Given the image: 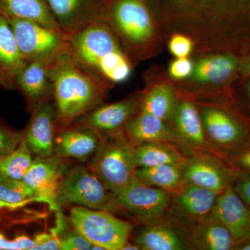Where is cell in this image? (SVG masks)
I'll list each match as a JSON object with an SVG mask.
<instances>
[{"label": "cell", "instance_id": "cb8c5ba5", "mask_svg": "<svg viewBox=\"0 0 250 250\" xmlns=\"http://www.w3.org/2000/svg\"><path fill=\"white\" fill-rule=\"evenodd\" d=\"M181 228L191 249L231 250L236 248V243L228 229L212 215L187 228Z\"/></svg>", "mask_w": 250, "mask_h": 250}, {"label": "cell", "instance_id": "b9f144b4", "mask_svg": "<svg viewBox=\"0 0 250 250\" xmlns=\"http://www.w3.org/2000/svg\"><path fill=\"white\" fill-rule=\"evenodd\" d=\"M246 95L247 101H248V104H249V106H250V81L249 82V83H248V85H247L246 86Z\"/></svg>", "mask_w": 250, "mask_h": 250}, {"label": "cell", "instance_id": "d6a6232c", "mask_svg": "<svg viewBox=\"0 0 250 250\" xmlns=\"http://www.w3.org/2000/svg\"><path fill=\"white\" fill-rule=\"evenodd\" d=\"M195 44L189 36L174 33L168 42L169 50L176 58H187L193 50Z\"/></svg>", "mask_w": 250, "mask_h": 250}, {"label": "cell", "instance_id": "f546056e", "mask_svg": "<svg viewBox=\"0 0 250 250\" xmlns=\"http://www.w3.org/2000/svg\"><path fill=\"white\" fill-rule=\"evenodd\" d=\"M32 160V153L22 135V141L16 149L0 156V175L22 180Z\"/></svg>", "mask_w": 250, "mask_h": 250}, {"label": "cell", "instance_id": "74e56055", "mask_svg": "<svg viewBox=\"0 0 250 250\" xmlns=\"http://www.w3.org/2000/svg\"><path fill=\"white\" fill-rule=\"evenodd\" d=\"M35 245L31 248L32 250H58L60 249V243L58 237L54 235H39L34 238Z\"/></svg>", "mask_w": 250, "mask_h": 250}, {"label": "cell", "instance_id": "44dd1931", "mask_svg": "<svg viewBox=\"0 0 250 250\" xmlns=\"http://www.w3.org/2000/svg\"><path fill=\"white\" fill-rule=\"evenodd\" d=\"M50 62H28L18 75V90L25 98L31 112L40 105L54 100L53 84L48 72Z\"/></svg>", "mask_w": 250, "mask_h": 250}, {"label": "cell", "instance_id": "52a82bcc", "mask_svg": "<svg viewBox=\"0 0 250 250\" xmlns=\"http://www.w3.org/2000/svg\"><path fill=\"white\" fill-rule=\"evenodd\" d=\"M197 106L206 135L219 154L225 157L250 144V126L236 113L218 104Z\"/></svg>", "mask_w": 250, "mask_h": 250}, {"label": "cell", "instance_id": "9a60e30c", "mask_svg": "<svg viewBox=\"0 0 250 250\" xmlns=\"http://www.w3.org/2000/svg\"><path fill=\"white\" fill-rule=\"evenodd\" d=\"M211 215L228 229L236 248L250 241V208L235 191L233 184L219 194Z\"/></svg>", "mask_w": 250, "mask_h": 250}, {"label": "cell", "instance_id": "603a6c76", "mask_svg": "<svg viewBox=\"0 0 250 250\" xmlns=\"http://www.w3.org/2000/svg\"><path fill=\"white\" fill-rule=\"evenodd\" d=\"M27 64L12 28L7 20L0 15V88L18 90V75Z\"/></svg>", "mask_w": 250, "mask_h": 250}, {"label": "cell", "instance_id": "3957f363", "mask_svg": "<svg viewBox=\"0 0 250 250\" xmlns=\"http://www.w3.org/2000/svg\"><path fill=\"white\" fill-rule=\"evenodd\" d=\"M106 23L134 64L155 54L159 26L147 0H110Z\"/></svg>", "mask_w": 250, "mask_h": 250}, {"label": "cell", "instance_id": "5b68a950", "mask_svg": "<svg viewBox=\"0 0 250 250\" xmlns=\"http://www.w3.org/2000/svg\"><path fill=\"white\" fill-rule=\"evenodd\" d=\"M69 221L85 239L104 250H121L133 229L131 223L117 218L111 212L79 206L70 210Z\"/></svg>", "mask_w": 250, "mask_h": 250}, {"label": "cell", "instance_id": "83f0119b", "mask_svg": "<svg viewBox=\"0 0 250 250\" xmlns=\"http://www.w3.org/2000/svg\"><path fill=\"white\" fill-rule=\"evenodd\" d=\"M181 166L163 165L149 167H137L134 175L143 183L168 192L172 196L185 187Z\"/></svg>", "mask_w": 250, "mask_h": 250}, {"label": "cell", "instance_id": "836d02e7", "mask_svg": "<svg viewBox=\"0 0 250 250\" xmlns=\"http://www.w3.org/2000/svg\"><path fill=\"white\" fill-rule=\"evenodd\" d=\"M62 250H92L93 245L76 230H67L61 238H59Z\"/></svg>", "mask_w": 250, "mask_h": 250}, {"label": "cell", "instance_id": "9c48e42d", "mask_svg": "<svg viewBox=\"0 0 250 250\" xmlns=\"http://www.w3.org/2000/svg\"><path fill=\"white\" fill-rule=\"evenodd\" d=\"M26 62L53 60L67 47L66 35L34 21L7 20Z\"/></svg>", "mask_w": 250, "mask_h": 250}, {"label": "cell", "instance_id": "ba28073f", "mask_svg": "<svg viewBox=\"0 0 250 250\" xmlns=\"http://www.w3.org/2000/svg\"><path fill=\"white\" fill-rule=\"evenodd\" d=\"M59 207L76 205L115 211L112 194L88 166H78L64 174L56 195Z\"/></svg>", "mask_w": 250, "mask_h": 250}, {"label": "cell", "instance_id": "277c9868", "mask_svg": "<svg viewBox=\"0 0 250 250\" xmlns=\"http://www.w3.org/2000/svg\"><path fill=\"white\" fill-rule=\"evenodd\" d=\"M88 167L111 193L119 191L131 182L137 168L135 146L124 129L100 136L98 149Z\"/></svg>", "mask_w": 250, "mask_h": 250}, {"label": "cell", "instance_id": "4dcf8cb0", "mask_svg": "<svg viewBox=\"0 0 250 250\" xmlns=\"http://www.w3.org/2000/svg\"><path fill=\"white\" fill-rule=\"evenodd\" d=\"M202 10L217 16L234 18L250 14V0H193Z\"/></svg>", "mask_w": 250, "mask_h": 250}, {"label": "cell", "instance_id": "e575fe53", "mask_svg": "<svg viewBox=\"0 0 250 250\" xmlns=\"http://www.w3.org/2000/svg\"><path fill=\"white\" fill-rule=\"evenodd\" d=\"M225 158L238 172L250 174V144L225 154Z\"/></svg>", "mask_w": 250, "mask_h": 250}, {"label": "cell", "instance_id": "7a4b0ae2", "mask_svg": "<svg viewBox=\"0 0 250 250\" xmlns=\"http://www.w3.org/2000/svg\"><path fill=\"white\" fill-rule=\"evenodd\" d=\"M66 38L74 58L110 88L129 78L134 62L107 23L92 24Z\"/></svg>", "mask_w": 250, "mask_h": 250}, {"label": "cell", "instance_id": "484cf974", "mask_svg": "<svg viewBox=\"0 0 250 250\" xmlns=\"http://www.w3.org/2000/svg\"><path fill=\"white\" fill-rule=\"evenodd\" d=\"M0 15L6 20L34 21L61 30L46 0H0Z\"/></svg>", "mask_w": 250, "mask_h": 250}, {"label": "cell", "instance_id": "ac0fdd59", "mask_svg": "<svg viewBox=\"0 0 250 250\" xmlns=\"http://www.w3.org/2000/svg\"><path fill=\"white\" fill-rule=\"evenodd\" d=\"M57 131V108L53 100L31 111L30 121L23 131V136L32 154L47 158L55 154L54 141Z\"/></svg>", "mask_w": 250, "mask_h": 250}, {"label": "cell", "instance_id": "1f68e13d", "mask_svg": "<svg viewBox=\"0 0 250 250\" xmlns=\"http://www.w3.org/2000/svg\"><path fill=\"white\" fill-rule=\"evenodd\" d=\"M23 133L10 129L2 120L0 119V156L14 151L19 146Z\"/></svg>", "mask_w": 250, "mask_h": 250}, {"label": "cell", "instance_id": "5bb4252c", "mask_svg": "<svg viewBox=\"0 0 250 250\" xmlns=\"http://www.w3.org/2000/svg\"><path fill=\"white\" fill-rule=\"evenodd\" d=\"M218 196L212 190L187 184L172 196L169 217L181 228H187L211 215Z\"/></svg>", "mask_w": 250, "mask_h": 250}, {"label": "cell", "instance_id": "d4e9b609", "mask_svg": "<svg viewBox=\"0 0 250 250\" xmlns=\"http://www.w3.org/2000/svg\"><path fill=\"white\" fill-rule=\"evenodd\" d=\"M179 98L172 84L167 82L152 83L143 90L139 111L170 123Z\"/></svg>", "mask_w": 250, "mask_h": 250}, {"label": "cell", "instance_id": "4316f807", "mask_svg": "<svg viewBox=\"0 0 250 250\" xmlns=\"http://www.w3.org/2000/svg\"><path fill=\"white\" fill-rule=\"evenodd\" d=\"M187 155L173 145L147 143L135 147V161L137 167L163 165L182 166Z\"/></svg>", "mask_w": 250, "mask_h": 250}, {"label": "cell", "instance_id": "6da1fadb", "mask_svg": "<svg viewBox=\"0 0 250 250\" xmlns=\"http://www.w3.org/2000/svg\"><path fill=\"white\" fill-rule=\"evenodd\" d=\"M54 88L57 131L104 103L111 89L74 58L65 47L49 62Z\"/></svg>", "mask_w": 250, "mask_h": 250}, {"label": "cell", "instance_id": "7c38bea8", "mask_svg": "<svg viewBox=\"0 0 250 250\" xmlns=\"http://www.w3.org/2000/svg\"><path fill=\"white\" fill-rule=\"evenodd\" d=\"M142 93H133L116 103L101 104L74 123L88 126L100 136L125 129L130 120L139 111Z\"/></svg>", "mask_w": 250, "mask_h": 250}, {"label": "cell", "instance_id": "ffe728a7", "mask_svg": "<svg viewBox=\"0 0 250 250\" xmlns=\"http://www.w3.org/2000/svg\"><path fill=\"white\" fill-rule=\"evenodd\" d=\"M59 131L54 141V154L57 155L85 161L91 159L96 152L100 136L88 126L74 123Z\"/></svg>", "mask_w": 250, "mask_h": 250}, {"label": "cell", "instance_id": "d6986e66", "mask_svg": "<svg viewBox=\"0 0 250 250\" xmlns=\"http://www.w3.org/2000/svg\"><path fill=\"white\" fill-rule=\"evenodd\" d=\"M170 123L192 150L222 156L208 141L198 106L190 99L179 98Z\"/></svg>", "mask_w": 250, "mask_h": 250}, {"label": "cell", "instance_id": "30bf717a", "mask_svg": "<svg viewBox=\"0 0 250 250\" xmlns=\"http://www.w3.org/2000/svg\"><path fill=\"white\" fill-rule=\"evenodd\" d=\"M180 169L186 183L208 189L218 195L241 174L223 156L200 151L187 156Z\"/></svg>", "mask_w": 250, "mask_h": 250}, {"label": "cell", "instance_id": "8fae6325", "mask_svg": "<svg viewBox=\"0 0 250 250\" xmlns=\"http://www.w3.org/2000/svg\"><path fill=\"white\" fill-rule=\"evenodd\" d=\"M61 30L70 35L99 22H106V0H46Z\"/></svg>", "mask_w": 250, "mask_h": 250}, {"label": "cell", "instance_id": "4fadbf2b", "mask_svg": "<svg viewBox=\"0 0 250 250\" xmlns=\"http://www.w3.org/2000/svg\"><path fill=\"white\" fill-rule=\"evenodd\" d=\"M124 131L135 147L144 143H164L179 148L187 156L195 152L170 123L144 112H138L125 126Z\"/></svg>", "mask_w": 250, "mask_h": 250}, {"label": "cell", "instance_id": "7402d4cb", "mask_svg": "<svg viewBox=\"0 0 250 250\" xmlns=\"http://www.w3.org/2000/svg\"><path fill=\"white\" fill-rule=\"evenodd\" d=\"M135 243L143 250L191 249L185 233L170 217L145 224L136 235Z\"/></svg>", "mask_w": 250, "mask_h": 250}, {"label": "cell", "instance_id": "e0dca14e", "mask_svg": "<svg viewBox=\"0 0 250 250\" xmlns=\"http://www.w3.org/2000/svg\"><path fill=\"white\" fill-rule=\"evenodd\" d=\"M240 62L234 54L212 52L199 59L194 65L188 82L200 91L220 88L239 70Z\"/></svg>", "mask_w": 250, "mask_h": 250}, {"label": "cell", "instance_id": "8d00e7d4", "mask_svg": "<svg viewBox=\"0 0 250 250\" xmlns=\"http://www.w3.org/2000/svg\"><path fill=\"white\" fill-rule=\"evenodd\" d=\"M233 187L237 194L250 208V174H240L233 182Z\"/></svg>", "mask_w": 250, "mask_h": 250}, {"label": "cell", "instance_id": "60d3db41", "mask_svg": "<svg viewBox=\"0 0 250 250\" xmlns=\"http://www.w3.org/2000/svg\"><path fill=\"white\" fill-rule=\"evenodd\" d=\"M236 250H250V240L237 246Z\"/></svg>", "mask_w": 250, "mask_h": 250}, {"label": "cell", "instance_id": "f1b7e54d", "mask_svg": "<svg viewBox=\"0 0 250 250\" xmlns=\"http://www.w3.org/2000/svg\"><path fill=\"white\" fill-rule=\"evenodd\" d=\"M35 200L36 192L22 180L0 175V208H16Z\"/></svg>", "mask_w": 250, "mask_h": 250}, {"label": "cell", "instance_id": "f35d334b", "mask_svg": "<svg viewBox=\"0 0 250 250\" xmlns=\"http://www.w3.org/2000/svg\"><path fill=\"white\" fill-rule=\"evenodd\" d=\"M239 71L244 76H250V54L240 62Z\"/></svg>", "mask_w": 250, "mask_h": 250}, {"label": "cell", "instance_id": "7bdbcfd3", "mask_svg": "<svg viewBox=\"0 0 250 250\" xmlns=\"http://www.w3.org/2000/svg\"><path fill=\"white\" fill-rule=\"evenodd\" d=\"M106 1H107V3H108V1H110V0H106Z\"/></svg>", "mask_w": 250, "mask_h": 250}, {"label": "cell", "instance_id": "d590c367", "mask_svg": "<svg viewBox=\"0 0 250 250\" xmlns=\"http://www.w3.org/2000/svg\"><path fill=\"white\" fill-rule=\"evenodd\" d=\"M193 62L187 58H176L169 65L168 73L174 80H184L190 77L194 69Z\"/></svg>", "mask_w": 250, "mask_h": 250}, {"label": "cell", "instance_id": "8992f818", "mask_svg": "<svg viewBox=\"0 0 250 250\" xmlns=\"http://www.w3.org/2000/svg\"><path fill=\"white\" fill-rule=\"evenodd\" d=\"M111 194L115 211L123 210L143 225L170 216L172 195L136 177L121 190Z\"/></svg>", "mask_w": 250, "mask_h": 250}, {"label": "cell", "instance_id": "2e32d148", "mask_svg": "<svg viewBox=\"0 0 250 250\" xmlns=\"http://www.w3.org/2000/svg\"><path fill=\"white\" fill-rule=\"evenodd\" d=\"M63 158L57 154L50 157L36 156L22 181L36 192L38 201H43L59 208L56 203L57 189L65 174Z\"/></svg>", "mask_w": 250, "mask_h": 250}, {"label": "cell", "instance_id": "ab89813d", "mask_svg": "<svg viewBox=\"0 0 250 250\" xmlns=\"http://www.w3.org/2000/svg\"><path fill=\"white\" fill-rule=\"evenodd\" d=\"M141 250L140 247L134 243V244H131L129 242H126V243L122 248L121 250Z\"/></svg>", "mask_w": 250, "mask_h": 250}]
</instances>
